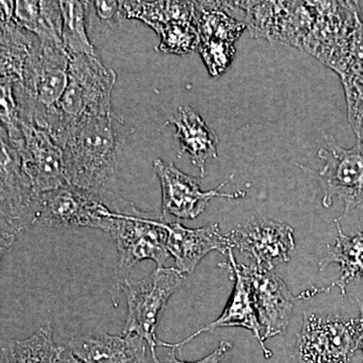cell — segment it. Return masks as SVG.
<instances>
[{"label":"cell","mask_w":363,"mask_h":363,"mask_svg":"<svg viewBox=\"0 0 363 363\" xmlns=\"http://www.w3.org/2000/svg\"><path fill=\"white\" fill-rule=\"evenodd\" d=\"M357 320V335H358V348L363 352V305H362V313Z\"/></svg>","instance_id":"31"},{"label":"cell","mask_w":363,"mask_h":363,"mask_svg":"<svg viewBox=\"0 0 363 363\" xmlns=\"http://www.w3.org/2000/svg\"><path fill=\"white\" fill-rule=\"evenodd\" d=\"M227 253H228V262L225 264H220L219 266L224 267L230 272V276L233 277L234 281V288L233 296H231L228 305L226 306L225 310L222 313L221 316L212 323L198 329L195 333L189 336L185 340L181 341V342L166 343L159 341V346L175 350V348H181L182 346L190 342L191 340L199 336L200 334L204 333V332L213 331L215 329L220 328V327H242V328L248 329L255 334V337L259 342L260 347L264 350V357L269 358L272 357V351L267 350L264 346L262 327H260L257 313H255L247 279L240 271V264H238L235 259H234L233 250H229Z\"/></svg>","instance_id":"14"},{"label":"cell","mask_w":363,"mask_h":363,"mask_svg":"<svg viewBox=\"0 0 363 363\" xmlns=\"http://www.w3.org/2000/svg\"><path fill=\"white\" fill-rule=\"evenodd\" d=\"M116 78V72L106 68L97 56L71 58L68 85L60 100L58 123L52 135L59 145L69 131L86 119L112 113L111 92Z\"/></svg>","instance_id":"3"},{"label":"cell","mask_w":363,"mask_h":363,"mask_svg":"<svg viewBox=\"0 0 363 363\" xmlns=\"http://www.w3.org/2000/svg\"><path fill=\"white\" fill-rule=\"evenodd\" d=\"M147 341L135 334L86 333L72 338L69 350L82 363H147Z\"/></svg>","instance_id":"15"},{"label":"cell","mask_w":363,"mask_h":363,"mask_svg":"<svg viewBox=\"0 0 363 363\" xmlns=\"http://www.w3.org/2000/svg\"><path fill=\"white\" fill-rule=\"evenodd\" d=\"M111 211L96 192L73 185L40 195L35 222L48 226H88L104 230Z\"/></svg>","instance_id":"9"},{"label":"cell","mask_w":363,"mask_h":363,"mask_svg":"<svg viewBox=\"0 0 363 363\" xmlns=\"http://www.w3.org/2000/svg\"><path fill=\"white\" fill-rule=\"evenodd\" d=\"M324 167L316 174L324 189V207L335 197L342 200L345 213L363 209V143L344 149L332 135H325V145L318 152Z\"/></svg>","instance_id":"6"},{"label":"cell","mask_w":363,"mask_h":363,"mask_svg":"<svg viewBox=\"0 0 363 363\" xmlns=\"http://www.w3.org/2000/svg\"><path fill=\"white\" fill-rule=\"evenodd\" d=\"M339 76L345 92L348 121L358 143H363V30L350 63Z\"/></svg>","instance_id":"23"},{"label":"cell","mask_w":363,"mask_h":363,"mask_svg":"<svg viewBox=\"0 0 363 363\" xmlns=\"http://www.w3.org/2000/svg\"><path fill=\"white\" fill-rule=\"evenodd\" d=\"M92 4L102 21H111L117 13H121V1H93Z\"/></svg>","instance_id":"29"},{"label":"cell","mask_w":363,"mask_h":363,"mask_svg":"<svg viewBox=\"0 0 363 363\" xmlns=\"http://www.w3.org/2000/svg\"><path fill=\"white\" fill-rule=\"evenodd\" d=\"M21 167L38 195L70 185L63 149L47 130L21 119Z\"/></svg>","instance_id":"10"},{"label":"cell","mask_w":363,"mask_h":363,"mask_svg":"<svg viewBox=\"0 0 363 363\" xmlns=\"http://www.w3.org/2000/svg\"><path fill=\"white\" fill-rule=\"evenodd\" d=\"M113 112L86 119L62 142L69 184L96 192L114 175L117 159Z\"/></svg>","instance_id":"2"},{"label":"cell","mask_w":363,"mask_h":363,"mask_svg":"<svg viewBox=\"0 0 363 363\" xmlns=\"http://www.w3.org/2000/svg\"><path fill=\"white\" fill-rule=\"evenodd\" d=\"M121 13L128 20H140L155 32L172 21H194V1H121Z\"/></svg>","instance_id":"22"},{"label":"cell","mask_w":363,"mask_h":363,"mask_svg":"<svg viewBox=\"0 0 363 363\" xmlns=\"http://www.w3.org/2000/svg\"><path fill=\"white\" fill-rule=\"evenodd\" d=\"M195 25L200 40H218L234 44L247 26L231 13L230 1H194Z\"/></svg>","instance_id":"20"},{"label":"cell","mask_w":363,"mask_h":363,"mask_svg":"<svg viewBox=\"0 0 363 363\" xmlns=\"http://www.w3.org/2000/svg\"><path fill=\"white\" fill-rule=\"evenodd\" d=\"M168 233L167 248L175 259L176 267L184 274L195 271L207 253L218 250L225 253L231 250L227 234H222L217 223L202 228L191 229L179 223H166Z\"/></svg>","instance_id":"16"},{"label":"cell","mask_w":363,"mask_h":363,"mask_svg":"<svg viewBox=\"0 0 363 363\" xmlns=\"http://www.w3.org/2000/svg\"><path fill=\"white\" fill-rule=\"evenodd\" d=\"M50 325L25 340L9 341L2 347L1 363H52L58 353Z\"/></svg>","instance_id":"24"},{"label":"cell","mask_w":363,"mask_h":363,"mask_svg":"<svg viewBox=\"0 0 363 363\" xmlns=\"http://www.w3.org/2000/svg\"><path fill=\"white\" fill-rule=\"evenodd\" d=\"M157 33L161 39L157 50L166 54H190L199 47L200 35L195 21H172Z\"/></svg>","instance_id":"26"},{"label":"cell","mask_w":363,"mask_h":363,"mask_svg":"<svg viewBox=\"0 0 363 363\" xmlns=\"http://www.w3.org/2000/svg\"><path fill=\"white\" fill-rule=\"evenodd\" d=\"M52 363H82L78 359L73 353L71 352L70 350H66V348L59 347L58 353L57 357L55 358L54 362Z\"/></svg>","instance_id":"30"},{"label":"cell","mask_w":363,"mask_h":363,"mask_svg":"<svg viewBox=\"0 0 363 363\" xmlns=\"http://www.w3.org/2000/svg\"><path fill=\"white\" fill-rule=\"evenodd\" d=\"M338 238L334 245L327 247V255L319 262L320 269L331 264H337L340 267L341 276L337 281H333L326 288H313L306 290L298 296L301 298H311L317 294L327 293L332 289L339 288L342 296L346 295V288L355 279L363 277V230L348 235L343 233L339 221H336Z\"/></svg>","instance_id":"18"},{"label":"cell","mask_w":363,"mask_h":363,"mask_svg":"<svg viewBox=\"0 0 363 363\" xmlns=\"http://www.w3.org/2000/svg\"><path fill=\"white\" fill-rule=\"evenodd\" d=\"M298 344L305 363H350L358 350L357 320L305 314Z\"/></svg>","instance_id":"8"},{"label":"cell","mask_w":363,"mask_h":363,"mask_svg":"<svg viewBox=\"0 0 363 363\" xmlns=\"http://www.w3.org/2000/svg\"><path fill=\"white\" fill-rule=\"evenodd\" d=\"M154 169L161 181L164 216L173 215L181 219H194L205 211L210 200L215 197L238 199L247 196L245 191H238L233 194L222 193L221 189L225 187L228 181L203 192L197 179L186 175L173 164H164L160 159L155 160Z\"/></svg>","instance_id":"12"},{"label":"cell","mask_w":363,"mask_h":363,"mask_svg":"<svg viewBox=\"0 0 363 363\" xmlns=\"http://www.w3.org/2000/svg\"><path fill=\"white\" fill-rule=\"evenodd\" d=\"M233 348V344L228 342V341H222L220 345L216 348L208 357L203 358L201 360H198L195 362H181L178 358L176 357L175 350L172 351L171 354L168 358V362L167 363H219L225 357L226 353Z\"/></svg>","instance_id":"28"},{"label":"cell","mask_w":363,"mask_h":363,"mask_svg":"<svg viewBox=\"0 0 363 363\" xmlns=\"http://www.w3.org/2000/svg\"><path fill=\"white\" fill-rule=\"evenodd\" d=\"M104 231L116 241L119 271H128L143 259H152L157 267H162L171 255L167 248L164 222L116 212Z\"/></svg>","instance_id":"7"},{"label":"cell","mask_w":363,"mask_h":363,"mask_svg":"<svg viewBox=\"0 0 363 363\" xmlns=\"http://www.w3.org/2000/svg\"><path fill=\"white\" fill-rule=\"evenodd\" d=\"M40 195L21 167L20 152L1 135V250L35 223Z\"/></svg>","instance_id":"5"},{"label":"cell","mask_w":363,"mask_h":363,"mask_svg":"<svg viewBox=\"0 0 363 363\" xmlns=\"http://www.w3.org/2000/svg\"><path fill=\"white\" fill-rule=\"evenodd\" d=\"M88 4L87 1H60L63 16L62 44L70 59L84 55L96 56L86 33L85 11Z\"/></svg>","instance_id":"25"},{"label":"cell","mask_w":363,"mask_h":363,"mask_svg":"<svg viewBox=\"0 0 363 363\" xmlns=\"http://www.w3.org/2000/svg\"><path fill=\"white\" fill-rule=\"evenodd\" d=\"M164 124H173L176 128L175 138L180 140L179 156L188 154L191 162L205 176V164L217 157L218 138L200 114L192 107L180 106L174 116Z\"/></svg>","instance_id":"17"},{"label":"cell","mask_w":363,"mask_h":363,"mask_svg":"<svg viewBox=\"0 0 363 363\" xmlns=\"http://www.w3.org/2000/svg\"><path fill=\"white\" fill-rule=\"evenodd\" d=\"M240 269L250 286L264 341L285 333L295 302L285 281L272 272L260 271L255 264H241Z\"/></svg>","instance_id":"13"},{"label":"cell","mask_w":363,"mask_h":363,"mask_svg":"<svg viewBox=\"0 0 363 363\" xmlns=\"http://www.w3.org/2000/svg\"><path fill=\"white\" fill-rule=\"evenodd\" d=\"M70 57L62 45L38 40L23 78L14 85L21 118L54 135L58 106L68 85Z\"/></svg>","instance_id":"1"},{"label":"cell","mask_w":363,"mask_h":363,"mask_svg":"<svg viewBox=\"0 0 363 363\" xmlns=\"http://www.w3.org/2000/svg\"><path fill=\"white\" fill-rule=\"evenodd\" d=\"M186 274L177 267H157L147 278L138 281H124L128 300V320L123 334H135L147 341L152 362L157 359L159 340L156 329L167 302L185 279Z\"/></svg>","instance_id":"4"},{"label":"cell","mask_w":363,"mask_h":363,"mask_svg":"<svg viewBox=\"0 0 363 363\" xmlns=\"http://www.w3.org/2000/svg\"><path fill=\"white\" fill-rule=\"evenodd\" d=\"M13 20L44 44L62 45V16L60 1H16Z\"/></svg>","instance_id":"19"},{"label":"cell","mask_w":363,"mask_h":363,"mask_svg":"<svg viewBox=\"0 0 363 363\" xmlns=\"http://www.w3.org/2000/svg\"><path fill=\"white\" fill-rule=\"evenodd\" d=\"M26 32L13 20L1 21V80L14 85L21 82L26 62L39 40Z\"/></svg>","instance_id":"21"},{"label":"cell","mask_w":363,"mask_h":363,"mask_svg":"<svg viewBox=\"0 0 363 363\" xmlns=\"http://www.w3.org/2000/svg\"><path fill=\"white\" fill-rule=\"evenodd\" d=\"M198 50L213 77L221 75L229 68L236 52L234 44L218 40H200Z\"/></svg>","instance_id":"27"},{"label":"cell","mask_w":363,"mask_h":363,"mask_svg":"<svg viewBox=\"0 0 363 363\" xmlns=\"http://www.w3.org/2000/svg\"><path fill=\"white\" fill-rule=\"evenodd\" d=\"M226 234L231 250L247 253L260 271L272 272L278 264L288 262L295 248L292 227L267 218L252 217Z\"/></svg>","instance_id":"11"}]
</instances>
